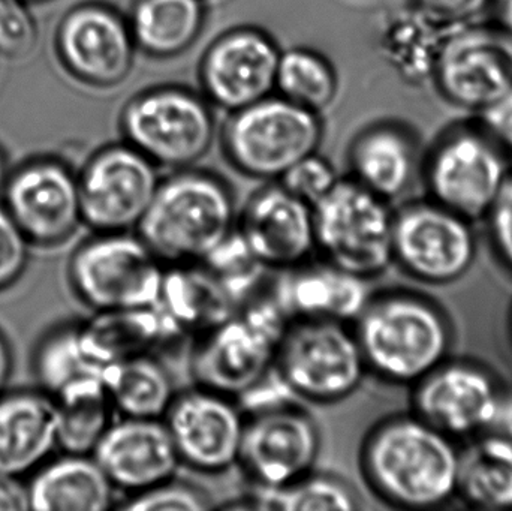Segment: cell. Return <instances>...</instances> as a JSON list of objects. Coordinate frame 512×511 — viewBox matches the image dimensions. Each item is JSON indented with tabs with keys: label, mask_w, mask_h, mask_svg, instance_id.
Returning a JSON list of instances; mask_svg holds the SVG:
<instances>
[{
	"label": "cell",
	"mask_w": 512,
	"mask_h": 511,
	"mask_svg": "<svg viewBox=\"0 0 512 511\" xmlns=\"http://www.w3.org/2000/svg\"><path fill=\"white\" fill-rule=\"evenodd\" d=\"M280 53L273 36L259 27L227 30L201 57V93L213 107L228 113L273 95Z\"/></svg>",
	"instance_id": "obj_14"
},
{
	"label": "cell",
	"mask_w": 512,
	"mask_h": 511,
	"mask_svg": "<svg viewBox=\"0 0 512 511\" xmlns=\"http://www.w3.org/2000/svg\"><path fill=\"white\" fill-rule=\"evenodd\" d=\"M349 177L382 200L400 197L415 173V147L405 129L376 123L363 129L348 152Z\"/></svg>",
	"instance_id": "obj_26"
},
{
	"label": "cell",
	"mask_w": 512,
	"mask_h": 511,
	"mask_svg": "<svg viewBox=\"0 0 512 511\" xmlns=\"http://www.w3.org/2000/svg\"><path fill=\"white\" fill-rule=\"evenodd\" d=\"M367 282L313 257L300 266L277 272L271 291L289 321L330 320L352 324L372 296Z\"/></svg>",
	"instance_id": "obj_22"
},
{
	"label": "cell",
	"mask_w": 512,
	"mask_h": 511,
	"mask_svg": "<svg viewBox=\"0 0 512 511\" xmlns=\"http://www.w3.org/2000/svg\"><path fill=\"white\" fill-rule=\"evenodd\" d=\"M57 447L53 398L21 392L0 398V474L20 477Z\"/></svg>",
	"instance_id": "obj_25"
},
{
	"label": "cell",
	"mask_w": 512,
	"mask_h": 511,
	"mask_svg": "<svg viewBox=\"0 0 512 511\" xmlns=\"http://www.w3.org/2000/svg\"><path fill=\"white\" fill-rule=\"evenodd\" d=\"M30 510L107 511L116 488L92 455H66L39 471L29 488Z\"/></svg>",
	"instance_id": "obj_28"
},
{
	"label": "cell",
	"mask_w": 512,
	"mask_h": 511,
	"mask_svg": "<svg viewBox=\"0 0 512 511\" xmlns=\"http://www.w3.org/2000/svg\"><path fill=\"white\" fill-rule=\"evenodd\" d=\"M77 335L84 354L102 368L143 354H159L182 339L156 306L95 312L77 324Z\"/></svg>",
	"instance_id": "obj_23"
},
{
	"label": "cell",
	"mask_w": 512,
	"mask_h": 511,
	"mask_svg": "<svg viewBox=\"0 0 512 511\" xmlns=\"http://www.w3.org/2000/svg\"><path fill=\"white\" fill-rule=\"evenodd\" d=\"M508 176L498 143L468 129L444 138L427 167L438 204L466 219L489 213Z\"/></svg>",
	"instance_id": "obj_17"
},
{
	"label": "cell",
	"mask_w": 512,
	"mask_h": 511,
	"mask_svg": "<svg viewBox=\"0 0 512 511\" xmlns=\"http://www.w3.org/2000/svg\"><path fill=\"white\" fill-rule=\"evenodd\" d=\"M237 233L270 272H283L316 255L313 207L280 182L256 189L237 215Z\"/></svg>",
	"instance_id": "obj_18"
},
{
	"label": "cell",
	"mask_w": 512,
	"mask_h": 511,
	"mask_svg": "<svg viewBox=\"0 0 512 511\" xmlns=\"http://www.w3.org/2000/svg\"><path fill=\"white\" fill-rule=\"evenodd\" d=\"M339 179L333 164L315 152L295 162L277 182L313 207L336 186Z\"/></svg>",
	"instance_id": "obj_37"
},
{
	"label": "cell",
	"mask_w": 512,
	"mask_h": 511,
	"mask_svg": "<svg viewBox=\"0 0 512 511\" xmlns=\"http://www.w3.org/2000/svg\"><path fill=\"white\" fill-rule=\"evenodd\" d=\"M393 213L351 177H340L313 206L316 255L370 281L393 263Z\"/></svg>",
	"instance_id": "obj_8"
},
{
	"label": "cell",
	"mask_w": 512,
	"mask_h": 511,
	"mask_svg": "<svg viewBox=\"0 0 512 511\" xmlns=\"http://www.w3.org/2000/svg\"><path fill=\"white\" fill-rule=\"evenodd\" d=\"M484 0H412L414 5L448 21H466Z\"/></svg>",
	"instance_id": "obj_42"
},
{
	"label": "cell",
	"mask_w": 512,
	"mask_h": 511,
	"mask_svg": "<svg viewBox=\"0 0 512 511\" xmlns=\"http://www.w3.org/2000/svg\"><path fill=\"white\" fill-rule=\"evenodd\" d=\"M78 177L81 219L95 233L135 231L162 177L131 144H110L90 156Z\"/></svg>",
	"instance_id": "obj_10"
},
{
	"label": "cell",
	"mask_w": 512,
	"mask_h": 511,
	"mask_svg": "<svg viewBox=\"0 0 512 511\" xmlns=\"http://www.w3.org/2000/svg\"><path fill=\"white\" fill-rule=\"evenodd\" d=\"M6 168L5 161H3L2 155H0V185H2L3 180H5Z\"/></svg>",
	"instance_id": "obj_47"
},
{
	"label": "cell",
	"mask_w": 512,
	"mask_h": 511,
	"mask_svg": "<svg viewBox=\"0 0 512 511\" xmlns=\"http://www.w3.org/2000/svg\"><path fill=\"white\" fill-rule=\"evenodd\" d=\"M480 113L487 135L512 152V87Z\"/></svg>",
	"instance_id": "obj_41"
},
{
	"label": "cell",
	"mask_w": 512,
	"mask_h": 511,
	"mask_svg": "<svg viewBox=\"0 0 512 511\" xmlns=\"http://www.w3.org/2000/svg\"><path fill=\"white\" fill-rule=\"evenodd\" d=\"M57 53L77 80L111 89L128 80L138 50L128 18L102 3H84L63 17Z\"/></svg>",
	"instance_id": "obj_16"
},
{
	"label": "cell",
	"mask_w": 512,
	"mask_h": 511,
	"mask_svg": "<svg viewBox=\"0 0 512 511\" xmlns=\"http://www.w3.org/2000/svg\"><path fill=\"white\" fill-rule=\"evenodd\" d=\"M489 215L496 248L512 269V176L505 180Z\"/></svg>",
	"instance_id": "obj_40"
},
{
	"label": "cell",
	"mask_w": 512,
	"mask_h": 511,
	"mask_svg": "<svg viewBox=\"0 0 512 511\" xmlns=\"http://www.w3.org/2000/svg\"><path fill=\"white\" fill-rule=\"evenodd\" d=\"M227 180L189 167L162 177L137 233L165 266L203 263L237 227Z\"/></svg>",
	"instance_id": "obj_2"
},
{
	"label": "cell",
	"mask_w": 512,
	"mask_h": 511,
	"mask_svg": "<svg viewBox=\"0 0 512 511\" xmlns=\"http://www.w3.org/2000/svg\"><path fill=\"white\" fill-rule=\"evenodd\" d=\"M102 383L116 414L132 419H164L177 395L170 369L158 354L105 366Z\"/></svg>",
	"instance_id": "obj_30"
},
{
	"label": "cell",
	"mask_w": 512,
	"mask_h": 511,
	"mask_svg": "<svg viewBox=\"0 0 512 511\" xmlns=\"http://www.w3.org/2000/svg\"><path fill=\"white\" fill-rule=\"evenodd\" d=\"M322 140L321 114L277 93L231 111L221 131L228 164L264 182H277L295 162L318 152Z\"/></svg>",
	"instance_id": "obj_5"
},
{
	"label": "cell",
	"mask_w": 512,
	"mask_h": 511,
	"mask_svg": "<svg viewBox=\"0 0 512 511\" xmlns=\"http://www.w3.org/2000/svg\"><path fill=\"white\" fill-rule=\"evenodd\" d=\"M499 27L512 38V0H495Z\"/></svg>",
	"instance_id": "obj_45"
},
{
	"label": "cell",
	"mask_w": 512,
	"mask_h": 511,
	"mask_svg": "<svg viewBox=\"0 0 512 511\" xmlns=\"http://www.w3.org/2000/svg\"><path fill=\"white\" fill-rule=\"evenodd\" d=\"M104 368L84 354L77 324L47 336L36 354V374L51 396L86 381H102Z\"/></svg>",
	"instance_id": "obj_35"
},
{
	"label": "cell",
	"mask_w": 512,
	"mask_h": 511,
	"mask_svg": "<svg viewBox=\"0 0 512 511\" xmlns=\"http://www.w3.org/2000/svg\"><path fill=\"white\" fill-rule=\"evenodd\" d=\"M27 263V239L9 215L0 206V290L14 284Z\"/></svg>",
	"instance_id": "obj_39"
},
{
	"label": "cell",
	"mask_w": 512,
	"mask_h": 511,
	"mask_svg": "<svg viewBox=\"0 0 512 511\" xmlns=\"http://www.w3.org/2000/svg\"><path fill=\"white\" fill-rule=\"evenodd\" d=\"M165 267L137 231L96 233L72 255L69 279L95 312L153 308Z\"/></svg>",
	"instance_id": "obj_9"
},
{
	"label": "cell",
	"mask_w": 512,
	"mask_h": 511,
	"mask_svg": "<svg viewBox=\"0 0 512 511\" xmlns=\"http://www.w3.org/2000/svg\"><path fill=\"white\" fill-rule=\"evenodd\" d=\"M207 11L204 0H132L126 18L138 51L150 59L171 60L197 44Z\"/></svg>",
	"instance_id": "obj_29"
},
{
	"label": "cell",
	"mask_w": 512,
	"mask_h": 511,
	"mask_svg": "<svg viewBox=\"0 0 512 511\" xmlns=\"http://www.w3.org/2000/svg\"><path fill=\"white\" fill-rule=\"evenodd\" d=\"M487 429H492L493 435L512 443V398H499L495 416Z\"/></svg>",
	"instance_id": "obj_44"
},
{
	"label": "cell",
	"mask_w": 512,
	"mask_h": 511,
	"mask_svg": "<svg viewBox=\"0 0 512 511\" xmlns=\"http://www.w3.org/2000/svg\"><path fill=\"white\" fill-rule=\"evenodd\" d=\"M475 252L468 219L441 204H412L393 216V261L421 281L448 284L462 278Z\"/></svg>",
	"instance_id": "obj_15"
},
{
	"label": "cell",
	"mask_w": 512,
	"mask_h": 511,
	"mask_svg": "<svg viewBox=\"0 0 512 511\" xmlns=\"http://www.w3.org/2000/svg\"><path fill=\"white\" fill-rule=\"evenodd\" d=\"M289 323L273 291L255 294L236 314L195 336L189 368L195 384L239 398L273 368Z\"/></svg>",
	"instance_id": "obj_4"
},
{
	"label": "cell",
	"mask_w": 512,
	"mask_h": 511,
	"mask_svg": "<svg viewBox=\"0 0 512 511\" xmlns=\"http://www.w3.org/2000/svg\"><path fill=\"white\" fill-rule=\"evenodd\" d=\"M237 507L277 511H352L360 509L361 498L343 477L313 470L283 488H252Z\"/></svg>",
	"instance_id": "obj_33"
},
{
	"label": "cell",
	"mask_w": 512,
	"mask_h": 511,
	"mask_svg": "<svg viewBox=\"0 0 512 511\" xmlns=\"http://www.w3.org/2000/svg\"><path fill=\"white\" fill-rule=\"evenodd\" d=\"M499 395L493 378L468 363L439 365L418 381L417 416L448 437H463L489 428Z\"/></svg>",
	"instance_id": "obj_21"
},
{
	"label": "cell",
	"mask_w": 512,
	"mask_h": 511,
	"mask_svg": "<svg viewBox=\"0 0 512 511\" xmlns=\"http://www.w3.org/2000/svg\"><path fill=\"white\" fill-rule=\"evenodd\" d=\"M38 41V27L24 0H0V54L23 59Z\"/></svg>",
	"instance_id": "obj_38"
},
{
	"label": "cell",
	"mask_w": 512,
	"mask_h": 511,
	"mask_svg": "<svg viewBox=\"0 0 512 511\" xmlns=\"http://www.w3.org/2000/svg\"><path fill=\"white\" fill-rule=\"evenodd\" d=\"M6 210L27 242H65L83 222L78 177L62 162L23 165L6 185Z\"/></svg>",
	"instance_id": "obj_19"
},
{
	"label": "cell",
	"mask_w": 512,
	"mask_h": 511,
	"mask_svg": "<svg viewBox=\"0 0 512 511\" xmlns=\"http://www.w3.org/2000/svg\"><path fill=\"white\" fill-rule=\"evenodd\" d=\"M352 329L367 372L387 383L417 384L444 363L451 345L441 311L402 291L372 294Z\"/></svg>",
	"instance_id": "obj_3"
},
{
	"label": "cell",
	"mask_w": 512,
	"mask_h": 511,
	"mask_svg": "<svg viewBox=\"0 0 512 511\" xmlns=\"http://www.w3.org/2000/svg\"><path fill=\"white\" fill-rule=\"evenodd\" d=\"M274 92L321 114L339 93V75L333 63L313 48H289L280 53Z\"/></svg>",
	"instance_id": "obj_34"
},
{
	"label": "cell",
	"mask_w": 512,
	"mask_h": 511,
	"mask_svg": "<svg viewBox=\"0 0 512 511\" xmlns=\"http://www.w3.org/2000/svg\"><path fill=\"white\" fill-rule=\"evenodd\" d=\"M26 3H32V2H44V0H24Z\"/></svg>",
	"instance_id": "obj_49"
},
{
	"label": "cell",
	"mask_w": 512,
	"mask_h": 511,
	"mask_svg": "<svg viewBox=\"0 0 512 511\" xmlns=\"http://www.w3.org/2000/svg\"><path fill=\"white\" fill-rule=\"evenodd\" d=\"M459 455L448 435L417 414L394 416L367 432L360 447V471L384 503L433 509L457 494Z\"/></svg>",
	"instance_id": "obj_1"
},
{
	"label": "cell",
	"mask_w": 512,
	"mask_h": 511,
	"mask_svg": "<svg viewBox=\"0 0 512 511\" xmlns=\"http://www.w3.org/2000/svg\"><path fill=\"white\" fill-rule=\"evenodd\" d=\"M412 3L388 15L382 24L379 47L391 68L409 84L432 81L445 39L456 24Z\"/></svg>",
	"instance_id": "obj_27"
},
{
	"label": "cell",
	"mask_w": 512,
	"mask_h": 511,
	"mask_svg": "<svg viewBox=\"0 0 512 511\" xmlns=\"http://www.w3.org/2000/svg\"><path fill=\"white\" fill-rule=\"evenodd\" d=\"M156 308L185 336H198L236 314L237 303L203 263L165 267Z\"/></svg>",
	"instance_id": "obj_24"
},
{
	"label": "cell",
	"mask_w": 512,
	"mask_h": 511,
	"mask_svg": "<svg viewBox=\"0 0 512 511\" xmlns=\"http://www.w3.org/2000/svg\"><path fill=\"white\" fill-rule=\"evenodd\" d=\"M212 498L198 486L182 482L176 477L147 489L140 494L129 495L117 504L116 509L125 511H203L212 509Z\"/></svg>",
	"instance_id": "obj_36"
},
{
	"label": "cell",
	"mask_w": 512,
	"mask_h": 511,
	"mask_svg": "<svg viewBox=\"0 0 512 511\" xmlns=\"http://www.w3.org/2000/svg\"><path fill=\"white\" fill-rule=\"evenodd\" d=\"M53 399L57 410V447L66 455H92L116 420L104 383L75 384Z\"/></svg>",
	"instance_id": "obj_32"
},
{
	"label": "cell",
	"mask_w": 512,
	"mask_h": 511,
	"mask_svg": "<svg viewBox=\"0 0 512 511\" xmlns=\"http://www.w3.org/2000/svg\"><path fill=\"white\" fill-rule=\"evenodd\" d=\"M432 83L450 104L483 111L512 87V38L499 26L456 24L445 39Z\"/></svg>",
	"instance_id": "obj_12"
},
{
	"label": "cell",
	"mask_w": 512,
	"mask_h": 511,
	"mask_svg": "<svg viewBox=\"0 0 512 511\" xmlns=\"http://www.w3.org/2000/svg\"><path fill=\"white\" fill-rule=\"evenodd\" d=\"M123 141L159 168L195 167L216 140L213 105L203 93L164 84L132 96L120 113Z\"/></svg>",
	"instance_id": "obj_6"
},
{
	"label": "cell",
	"mask_w": 512,
	"mask_h": 511,
	"mask_svg": "<svg viewBox=\"0 0 512 511\" xmlns=\"http://www.w3.org/2000/svg\"><path fill=\"white\" fill-rule=\"evenodd\" d=\"M12 359L11 351H9L8 344H6L3 336L0 335V393L5 389L8 383L9 374H11Z\"/></svg>",
	"instance_id": "obj_46"
},
{
	"label": "cell",
	"mask_w": 512,
	"mask_h": 511,
	"mask_svg": "<svg viewBox=\"0 0 512 511\" xmlns=\"http://www.w3.org/2000/svg\"><path fill=\"white\" fill-rule=\"evenodd\" d=\"M30 510L29 491L18 477L0 474V511Z\"/></svg>",
	"instance_id": "obj_43"
},
{
	"label": "cell",
	"mask_w": 512,
	"mask_h": 511,
	"mask_svg": "<svg viewBox=\"0 0 512 511\" xmlns=\"http://www.w3.org/2000/svg\"><path fill=\"white\" fill-rule=\"evenodd\" d=\"M321 449L318 423L292 402L246 416L237 467L252 488L279 489L316 470Z\"/></svg>",
	"instance_id": "obj_11"
},
{
	"label": "cell",
	"mask_w": 512,
	"mask_h": 511,
	"mask_svg": "<svg viewBox=\"0 0 512 511\" xmlns=\"http://www.w3.org/2000/svg\"><path fill=\"white\" fill-rule=\"evenodd\" d=\"M162 420L182 467L219 476L239 464L246 414L231 396L195 384L177 392Z\"/></svg>",
	"instance_id": "obj_13"
},
{
	"label": "cell",
	"mask_w": 512,
	"mask_h": 511,
	"mask_svg": "<svg viewBox=\"0 0 512 511\" xmlns=\"http://www.w3.org/2000/svg\"><path fill=\"white\" fill-rule=\"evenodd\" d=\"M274 365L295 398L316 405L346 401L369 374L352 324L330 320L291 321Z\"/></svg>",
	"instance_id": "obj_7"
},
{
	"label": "cell",
	"mask_w": 512,
	"mask_h": 511,
	"mask_svg": "<svg viewBox=\"0 0 512 511\" xmlns=\"http://www.w3.org/2000/svg\"><path fill=\"white\" fill-rule=\"evenodd\" d=\"M92 456L126 497L173 479L182 467L162 419L114 420Z\"/></svg>",
	"instance_id": "obj_20"
},
{
	"label": "cell",
	"mask_w": 512,
	"mask_h": 511,
	"mask_svg": "<svg viewBox=\"0 0 512 511\" xmlns=\"http://www.w3.org/2000/svg\"><path fill=\"white\" fill-rule=\"evenodd\" d=\"M204 2L207 3V5H215V3L222 2V0H204Z\"/></svg>",
	"instance_id": "obj_48"
},
{
	"label": "cell",
	"mask_w": 512,
	"mask_h": 511,
	"mask_svg": "<svg viewBox=\"0 0 512 511\" xmlns=\"http://www.w3.org/2000/svg\"><path fill=\"white\" fill-rule=\"evenodd\" d=\"M457 494L480 509H512L511 441L492 434L460 453Z\"/></svg>",
	"instance_id": "obj_31"
}]
</instances>
